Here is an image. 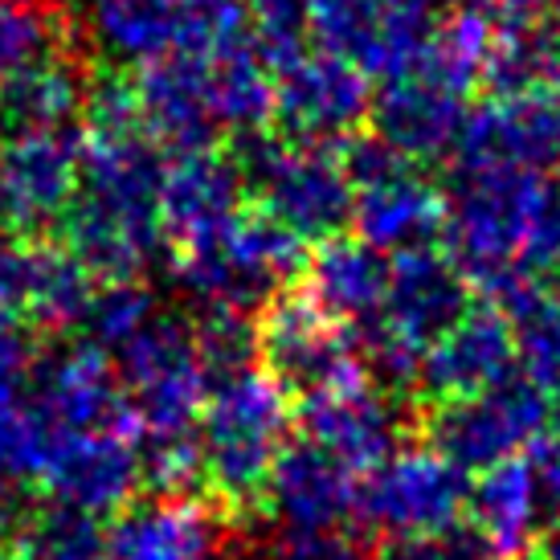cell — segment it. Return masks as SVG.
I'll return each instance as SVG.
<instances>
[{
	"instance_id": "21",
	"label": "cell",
	"mask_w": 560,
	"mask_h": 560,
	"mask_svg": "<svg viewBox=\"0 0 560 560\" xmlns=\"http://www.w3.org/2000/svg\"><path fill=\"white\" fill-rule=\"evenodd\" d=\"M86 25L119 62H156L168 54H205L201 33L180 0H82Z\"/></svg>"
},
{
	"instance_id": "25",
	"label": "cell",
	"mask_w": 560,
	"mask_h": 560,
	"mask_svg": "<svg viewBox=\"0 0 560 560\" xmlns=\"http://www.w3.org/2000/svg\"><path fill=\"white\" fill-rule=\"evenodd\" d=\"M94 275L62 237L25 242V307L21 315L46 331L82 327L94 303Z\"/></svg>"
},
{
	"instance_id": "34",
	"label": "cell",
	"mask_w": 560,
	"mask_h": 560,
	"mask_svg": "<svg viewBox=\"0 0 560 560\" xmlns=\"http://www.w3.org/2000/svg\"><path fill=\"white\" fill-rule=\"evenodd\" d=\"M270 560H369L348 528H282L270 540Z\"/></svg>"
},
{
	"instance_id": "3",
	"label": "cell",
	"mask_w": 560,
	"mask_h": 560,
	"mask_svg": "<svg viewBox=\"0 0 560 560\" xmlns=\"http://www.w3.org/2000/svg\"><path fill=\"white\" fill-rule=\"evenodd\" d=\"M234 164L254 192V209L275 218L299 242L340 237L352 221V185L343 176L336 143H291L266 131L237 136Z\"/></svg>"
},
{
	"instance_id": "38",
	"label": "cell",
	"mask_w": 560,
	"mask_h": 560,
	"mask_svg": "<svg viewBox=\"0 0 560 560\" xmlns=\"http://www.w3.org/2000/svg\"><path fill=\"white\" fill-rule=\"evenodd\" d=\"M21 524H25V499L16 491V482L0 479V540H4V536H16Z\"/></svg>"
},
{
	"instance_id": "15",
	"label": "cell",
	"mask_w": 560,
	"mask_h": 560,
	"mask_svg": "<svg viewBox=\"0 0 560 560\" xmlns=\"http://www.w3.org/2000/svg\"><path fill=\"white\" fill-rule=\"evenodd\" d=\"M360 482L336 454L315 442H287L266 482V508L282 528H343L357 515Z\"/></svg>"
},
{
	"instance_id": "8",
	"label": "cell",
	"mask_w": 560,
	"mask_h": 560,
	"mask_svg": "<svg viewBox=\"0 0 560 560\" xmlns=\"http://www.w3.org/2000/svg\"><path fill=\"white\" fill-rule=\"evenodd\" d=\"M373 115L369 79L336 54L312 49L275 79V124L291 143H343Z\"/></svg>"
},
{
	"instance_id": "39",
	"label": "cell",
	"mask_w": 560,
	"mask_h": 560,
	"mask_svg": "<svg viewBox=\"0 0 560 560\" xmlns=\"http://www.w3.org/2000/svg\"><path fill=\"white\" fill-rule=\"evenodd\" d=\"M548 442L560 446V389L548 393Z\"/></svg>"
},
{
	"instance_id": "29",
	"label": "cell",
	"mask_w": 560,
	"mask_h": 560,
	"mask_svg": "<svg viewBox=\"0 0 560 560\" xmlns=\"http://www.w3.org/2000/svg\"><path fill=\"white\" fill-rule=\"evenodd\" d=\"M13 560H107V536L94 515L54 503L46 512L25 515Z\"/></svg>"
},
{
	"instance_id": "20",
	"label": "cell",
	"mask_w": 560,
	"mask_h": 560,
	"mask_svg": "<svg viewBox=\"0 0 560 560\" xmlns=\"http://www.w3.org/2000/svg\"><path fill=\"white\" fill-rule=\"evenodd\" d=\"M540 503H545V491H540L536 463L528 454L508 458L491 470H479V479L470 487V532L495 560H524L536 540Z\"/></svg>"
},
{
	"instance_id": "4",
	"label": "cell",
	"mask_w": 560,
	"mask_h": 560,
	"mask_svg": "<svg viewBox=\"0 0 560 560\" xmlns=\"http://www.w3.org/2000/svg\"><path fill=\"white\" fill-rule=\"evenodd\" d=\"M258 360L262 373L275 376L291 401L299 397V405L373 381L357 336L319 312L303 291H282L262 307Z\"/></svg>"
},
{
	"instance_id": "36",
	"label": "cell",
	"mask_w": 560,
	"mask_h": 560,
	"mask_svg": "<svg viewBox=\"0 0 560 560\" xmlns=\"http://www.w3.org/2000/svg\"><path fill=\"white\" fill-rule=\"evenodd\" d=\"M33 373V336L13 315H0V397L21 393Z\"/></svg>"
},
{
	"instance_id": "27",
	"label": "cell",
	"mask_w": 560,
	"mask_h": 560,
	"mask_svg": "<svg viewBox=\"0 0 560 560\" xmlns=\"http://www.w3.org/2000/svg\"><path fill=\"white\" fill-rule=\"evenodd\" d=\"M515 340V360L532 385L545 393L560 389V291L545 282H520L499 295Z\"/></svg>"
},
{
	"instance_id": "10",
	"label": "cell",
	"mask_w": 560,
	"mask_h": 560,
	"mask_svg": "<svg viewBox=\"0 0 560 560\" xmlns=\"http://www.w3.org/2000/svg\"><path fill=\"white\" fill-rule=\"evenodd\" d=\"M515 376V340L499 307H470L421 360L418 389L430 405L467 401Z\"/></svg>"
},
{
	"instance_id": "9",
	"label": "cell",
	"mask_w": 560,
	"mask_h": 560,
	"mask_svg": "<svg viewBox=\"0 0 560 560\" xmlns=\"http://www.w3.org/2000/svg\"><path fill=\"white\" fill-rule=\"evenodd\" d=\"M143 479L140 446L127 434H58L49 446L42 487L58 508L82 515L127 512Z\"/></svg>"
},
{
	"instance_id": "5",
	"label": "cell",
	"mask_w": 560,
	"mask_h": 560,
	"mask_svg": "<svg viewBox=\"0 0 560 560\" xmlns=\"http://www.w3.org/2000/svg\"><path fill=\"white\" fill-rule=\"evenodd\" d=\"M425 434L458 470H491L508 458L532 454L548 438V393L524 373L508 376L479 397L430 405Z\"/></svg>"
},
{
	"instance_id": "13",
	"label": "cell",
	"mask_w": 560,
	"mask_h": 560,
	"mask_svg": "<svg viewBox=\"0 0 560 560\" xmlns=\"http://www.w3.org/2000/svg\"><path fill=\"white\" fill-rule=\"evenodd\" d=\"M242 192H246V180L234 156H225L218 148L188 152L164 164L160 221H164V237L172 242V249L213 242L246 209Z\"/></svg>"
},
{
	"instance_id": "2",
	"label": "cell",
	"mask_w": 560,
	"mask_h": 560,
	"mask_svg": "<svg viewBox=\"0 0 560 560\" xmlns=\"http://www.w3.org/2000/svg\"><path fill=\"white\" fill-rule=\"evenodd\" d=\"M201 482L221 515H254L266 499L270 470L291 442V397L262 369L213 381L201 425Z\"/></svg>"
},
{
	"instance_id": "18",
	"label": "cell",
	"mask_w": 560,
	"mask_h": 560,
	"mask_svg": "<svg viewBox=\"0 0 560 560\" xmlns=\"http://www.w3.org/2000/svg\"><path fill=\"white\" fill-rule=\"evenodd\" d=\"M303 430H307V442L336 454L352 475H369L381 467L397 451V438H401L397 413L373 389V381L307 401L303 405Z\"/></svg>"
},
{
	"instance_id": "26",
	"label": "cell",
	"mask_w": 560,
	"mask_h": 560,
	"mask_svg": "<svg viewBox=\"0 0 560 560\" xmlns=\"http://www.w3.org/2000/svg\"><path fill=\"white\" fill-rule=\"evenodd\" d=\"M491 49H495V25L491 16L467 4V9H451L430 33L425 49L418 54V62L409 74L434 82L442 91L467 98L487 74L491 62Z\"/></svg>"
},
{
	"instance_id": "42",
	"label": "cell",
	"mask_w": 560,
	"mask_h": 560,
	"mask_svg": "<svg viewBox=\"0 0 560 560\" xmlns=\"http://www.w3.org/2000/svg\"><path fill=\"white\" fill-rule=\"evenodd\" d=\"M0 560H13V552H9L4 545H0Z\"/></svg>"
},
{
	"instance_id": "28",
	"label": "cell",
	"mask_w": 560,
	"mask_h": 560,
	"mask_svg": "<svg viewBox=\"0 0 560 560\" xmlns=\"http://www.w3.org/2000/svg\"><path fill=\"white\" fill-rule=\"evenodd\" d=\"M188 364H201L197 343H192V324L176 319V315H152L124 348H115L119 385H127L131 393L160 381V376L180 373Z\"/></svg>"
},
{
	"instance_id": "40",
	"label": "cell",
	"mask_w": 560,
	"mask_h": 560,
	"mask_svg": "<svg viewBox=\"0 0 560 560\" xmlns=\"http://www.w3.org/2000/svg\"><path fill=\"white\" fill-rule=\"evenodd\" d=\"M536 560H560V524L552 532L540 536V548H536Z\"/></svg>"
},
{
	"instance_id": "43",
	"label": "cell",
	"mask_w": 560,
	"mask_h": 560,
	"mask_svg": "<svg viewBox=\"0 0 560 560\" xmlns=\"http://www.w3.org/2000/svg\"><path fill=\"white\" fill-rule=\"evenodd\" d=\"M49 4H58V0H49Z\"/></svg>"
},
{
	"instance_id": "30",
	"label": "cell",
	"mask_w": 560,
	"mask_h": 560,
	"mask_svg": "<svg viewBox=\"0 0 560 560\" xmlns=\"http://www.w3.org/2000/svg\"><path fill=\"white\" fill-rule=\"evenodd\" d=\"M70 42L66 9L49 0H0V79Z\"/></svg>"
},
{
	"instance_id": "11",
	"label": "cell",
	"mask_w": 560,
	"mask_h": 560,
	"mask_svg": "<svg viewBox=\"0 0 560 560\" xmlns=\"http://www.w3.org/2000/svg\"><path fill=\"white\" fill-rule=\"evenodd\" d=\"M491 160L560 176V91L491 98L479 110H470L454 164Z\"/></svg>"
},
{
	"instance_id": "35",
	"label": "cell",
	"mask_w": 560,
	"mask_h": 560,
	"mask_svg": "<svg viewBox=\"0 0 560 560\" xmlns=\"http://www.w3.org/2000/svg\"><path fill=\"white\" fill-rule=\"evenodd\" d=\"M385 560H495L470 528H451L425 540H401Z\"/></svg>"
},
{
	"instance_id": "41",
	"label": "cell",
	"mask_w": 560,
	"mask_h": 560,
	"mask_svg": "<svg viewBox=\"0 0 560 560\" xmlns=\"http://www.w3.org/2000/svg\"><path fill=\"white\" fill-rule=\"evenodd\" d=\"M540 4H545V9H552V13L560 16V0H540Z\"/></svg>"
},
{
	"instance_id": "37",
	"label": "cell",
	"mask_w": 560,
	"mask_h": 560,
	"mask_svg": "<svg viewBox=\"0 0 560 560\" xmlns=\"http://www.w3.org/2000/svg\"><path fill=\"white\" fill-rule=\"evenodd\" d=\"M532 454H536L532 463H536V470H540V491H545V499L560 512V446H552V442L545 438Z\"/></svg>"
},
{
	"instance_id": "33",
	"label": "cell",
	"mask_w": 560,
	"mask_h": 560,
	"mask_svg": "<svg viewBox=\"0 0 560 560\" xmlns=\"http://www.w3.org/2000/svg\"><path fill=\"white\" fill-rule=\"evenodd\" d=\"M152 315H156V299H152V291L140 279L107 282V287L94 291L91 315H86L91 343H98V348H124Z\"/></svg>"
},
{
	"instance_id": "12",
	"label": "cell",
	"mask_w": 560,
	"mask_h": 560,
	"mask_svg": "<svg viewBox=\"0 0 560 560\" xmlns=\"http://www.w3.org/2000/svg\"><path fill=\"white\" fill-rule=\"evenodd\" d=\"M467 287L470 282L458 275V266L434 246L401 249L389 262V291L376 324L413 343L418 352H430V343L470 312Z\"/></svg>"
},
{
	"instance_id": "24",
	"label": "cell",
	"mask_w": 560,
	"mask_h": 560,
	"mask_svg": "<svg viewBox=\"0 0 560 560\" xmlns=\"http://www.w3.org/2000/svg\"><path fill=\"white\" fill-rule=\"evenodd\" d=\"M205 103L213 124L237 136L266 131L275 119V74L246 33L205 54Z\"/></svg>"
},
{
	"instance_id": "32",
	"label": "cell",
	"mask_w": 560,
	"mask_h": 560,
	"mask_svg": "<svg viewBox=\"0 0 560 560\" xmlns=\"http://www.w3.org/2000/svg\"><path fill=\"white\" fill-rule=\"evenodd\" d=\"M192 343L209 381H225L246 373L249 360L258 357V324H249V315L237 307H205L192 324Z\"/></svg>"
},
{
	"instance_id": "7",
	"label": "cell",
	"mask_w": 560,
	"mask_h": 560,
	"mask_svg": "<svg viewBox=\"0 0 560 560\" xmlns=\"http://www.w3.org/2000/svg\"><path fill=\"white\" fill-rule=\"evenodd\" d=\"M54 434H127L136 446V413L119 373L98 343H70L37 369L30 397Z\"/></svg>"
},
{
	"instance_id": "16",
	"label": "cell",
	"mask_w": 560,
	"mask_h": 560,
	"mask_svg": "<svg viewBox=\"0 0 560 560\" xmlns=\"http://www.w3.org/2000/svg\"><path fill=\"white\" fill-rule=\"evenodd\" d=\"M136 98L148 136L164 156H188L218 143V124L205 103V54H168L140 70Z\"/></svg>"
},
{
	"instance_id": "17",
	"label": "cell",
	"mask_w": 560,
	"mask_h": 560,
	"mask_svg": "<svg viewBox=\"0 0 560 560\" xmlns=\"http://www.w3.org/2000/svg\"><path fill=\"white\" fill-rule=\"evenodd\" d=\"M369 119H373L376 140H385L393 152H401L413 164H425V160L458 152L470 110L467 98L442 91L418 74H405L397 82H385V91L373 98Z\"/></svg>"
},
{
	"instance_id": "6",
	"label": "cell",
	"mask_w": 560,
	"mask_h": 560,
	"mask_svg": "<svg viewBox=\"0 0 560 560\" xmlns=\"http://www.w3.org/2000/svg\"><path fill=\"white\" fill-rule=\"evenodd\" d=\"M467 495V470L434 446H405L360 482L357 515L369 532H385L401 545L458 528Z\"/></svg>"
},
{
	"instance_id": "22",
	"label": "cell",
	"mask_w": 560,
	"mask_h": 560,
	"mask_svg": "<svg viewBox=\"0 0 560 560\" xmlns=\"http://www.w3.org/2000/svg\"><path fill=\"white\" fill-rule=\"evenodd\" d=\"M94 70L70 49H54L37 62L0 79V127L21 131H58L82 115Z\"/></svg>"
},
{
	"instance_id": "14",
	"label": "cell",
	"mask_w": 560,
	"mask_h": 560,
	"mask_svg": "<svg viewBox=\"0 0 560 560\" xmlns=\"http://www.w3.org/2000/svg\"><path fill=\"white\" fill-rule=\"evenodd\" d=\"M352 225L360 242L381 254L434 246L446 230V197L425 180L421 164L409 160L401 168L352 188Z\"/></svg>"
},
{
	"instance_id": "19",
	"label": "cell",
	"mask_w": 560,
	"mask_h": 560,
	"mask_svg": "<svg viewBox=\"0 0 560 560\" xmlns=\"http://www.w3.org/2000/svg\"><path fill=\"white\" fill-rule=\"evenodd\" d=\"M299 291L343 327L373 324L385 307L389 262L360 237H327L307 254Z\"/></svg>"
},
{
	"instance_id": "23",
	"label": "cell",
	"mask_w": 560,
	"mask_h": 560,
	"mask_svg": "<svg viewBox=\"0 0 560 560\" xmlns=\"http://www.w3.org/2000/svg\"><path fill=\"white\" fill-rule=\"evenodd\" d=\"M218 520L192 499L160 495L119 512L107 536V560H209Z\"/></svg>"
},
{
	"instance_id": "31",
	"label": "cell",
	"mask_w": 560,
	"mask_h": 560,
	"mask_svg": "<svg viewBox=\"0 0 560 560\" xmlns=\"http://www.w3.org/2000/svg\"><path fill=\"white\" fill-rule=\"evenodd\" d=\"M54 425L42 418V409L25 401L21 393L0 397V479L30 482L42 479L54 446Z\"/></svg>"
},
{
	"instance_id": "1",
	"label": "cell",
	"mask_w": 560,
	"mask_h": 560,
	"mask_svg": "<svg viewBox=\"0 0 560 560\" xmlns=\"http://www.w3.org/2000/svg\"><path fill=\"white\" fill-rule=\"evenodd\" d=\"M446 258L487 295L540 282L560 266V176L520 164H454L446 197Z\"/></svg>"
}]
</instances>
